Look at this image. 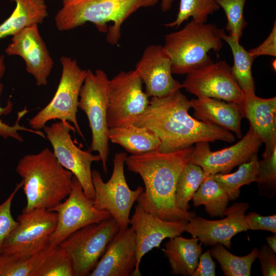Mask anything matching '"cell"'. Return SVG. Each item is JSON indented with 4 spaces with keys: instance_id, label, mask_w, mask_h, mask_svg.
I'll return each instance as SVG.
<instances>
[{
    "instance_id": "40",
    "label": "cell",
    "mask_w": 276,
    "mask_h": 276,
    "mask_svg": "<svg viewBox=\"0 0 276 276\" xmlns=\"http://www.w3.org/2000/svg\"><path fill=\"white\" fill-rule=\"evenodd\" d=\"M248 52L255 58L264 55L276 56L275 21L268 37L259 45L249 50Z\"/></svg>"
},
{
    "instance_id": "39",
    "label": "cell",
    "mask_w": 276,
    "mask_h": 276,
    "mask_svg": "<svg viewBox=\"0 0 276 276\" xmlns=\"http://www.w3.org/2000/svg\"><path fill=\"white\" fill-rule=\"evenodd\" d=\"M261 272L263 276L276 275L275 253L267 244H263L259 250Z\"/></svg>"
},
{
    "instance_id": "6",
    "label": "cell",
    "mask_w": 276,
    "mask_h": 276,
    "mask_svg": "<svg viewBox=\"0 0 276 276\" xmlns=\"http://www.w3.org/2000/svg\"><path fill=\"white\" fill-rule=\"evenodd\" d=\"M109 80L103 70H97L93 72L87 70L78 105V108L85 113L91 132V143L88 150L98 152L105 174L107 172L109 153L107 119Z\"/></svg>"
},
{
    "instance_id": "18",
    "label": "cell",
    "mask_w": 276,
    "mask_h": 276,
    "mask_svg": "<svg viewBox=\"0 0 276 276\" xmlns=\"http://www.w3.org/2000/svg\"><path fill=\"white\" fill-rule=\"evenodd\" d=\"M38 25H33L13 35L5 53L21 57L25 62L26 71L34 77L37 85L40 86L48 84L54 62Z\"/></svg>"
},
{
    "instance_id": "15",
    "label": "cell",
    "mask_w": 276,
    "mask_h": 276,
    "mask_svg": "<svg viewBox=\"0 0 276 276\" xmlns=\"http://www.w3.org/2000/svg\"><path fill=\"white\" fill-rule=\"evenodd\" d=\"M262 143L249 127L247 133L238 142L220 150L212 151L208 142L197 143L189 162L202 169L204 180L210 175L228 173L237 166L248 162L257 154Z\"/></svg>"
},
{
    "instance_id": "12",
    "label": "cell",
    "mask_w": 276,
    "mask_h": 276,
    "mask_svg": "<svg viewBox=\"0 0 276 276\" xmlns=\"http://www.w3.org/2000/svg\"><path fill=\"white\" fill-rule=\"evenodd\" d=\"M135 70L121 71L109 80L107 112L109 128L131 124L149 103Z\"/></svg>"
},
{
    "instance_id": "29",
    "label": "cell",
    "mask_w": 276,
    "mask_h": 276,
    "mask_svg": "<svg viewBox=\"0 0 276 276\" xmlns=\"http://www.w3.org/2000/svg\"><path fill=\"white\" fill-rule=\"evenodd\" d=\"M211 256L217 260L226 276H250L253 263L258 257L259 250L255 247L244 256L234 255L218 243L210 250Z\"/></svg>"
},
{
    "instance_id": "17",
    "label": "cell",
    "mask_w": 276,
    "mask_h": 276,
    "mask_svg": "<svg viewBox=\"0 0 276 276\" xmlns=\"http://www.w3.org/2000/svg\"><path fill=\"white\" fill-rule=\"evenodd\" d=\"M249 207L247 203L236 202L226 208L224 213L225 218L217 220L195 216L187 222L185 231L205 245L214 246L220 243L230 249L231 239L248 229L244 216Z\"/></svg>"
},
{
    "instance_id": "26",
    "label": "cell",
    "mask_w": 276,
    "mask_h": 276,
    "mask_svg": "<svg viewBox=\"0 0 276 276\" xmlns=\"http://www.w3.org/2000/svg\"><path fill=\"white\" fill-rule=\"evenodd\" d=\"M221 36L231 49L234 60L231 67L232 72L245 97L255 95V86L251 68L255 58L244 48L240 41L226 34L223 29Z\"/></svg>"
},
{
    "instance_id": "42",
    "label": "cell",
    "mask_w": 276,
    "mask_h": 276,
    "mask_svg": "<svg viewBox=\"0 0 276 276\" xmlns=\"http://www.w3.org/2000/svg\"><path fill=\"white\" fill-rule=\"evenodd\" d=\"M268 246L276 253V236L275 234L273 236H269L265 238Z\"/></svg>"
},
{
    "instance_id": "20",
    "label": "cell",
    "mask_w": 276,
    "mask_h": 276,
    "mask_svg": "<svg viewBox=\"0 0 276 276\" xmlns=\"http://www.w3.org/2000/svg\"><path fill=\"white\" fill-rule=\"evenodd\" d=\"M136 249L132 228L120 229L88 275H132L136 265Z\"/></svg>"
},
{
    "instance_id": "23",
    "label": "cell",
    "mask_w": 276,
    "mask_h": 276,
    "mask_svg": "<svg viewBox=\"0 0 276 276\" xmlns=\"http://www.w3.org/2000/svg\"><path fill=\"white\" fill-rule=\"evenodd\" d=\"M198 241L197 238L187 239L179 235L165 243L162 250L168 259L172 274L192 276L202 254V243L198 244Z\"/></svg>"
},
{
    "instance_id": "37",
    "label": "cell",
    "mask_w": 276,
    "mask_h": 276,
    "mask_svg": "<svg viewBox=\"0 0 276 276\" xmlns=\"http://www.w3.org/2000/svg\"><path fill=\"white\" fill-rule=\"evenodd\" d=\"M22 188V182L17 183L8 197L0 204V254L5 241L18 224L11 214V205L16 193Z\"/></svg>"
},
{
    "instance_id": "24",
    "label": "cell",
    "mask_w": 276,
    "mask_h": 276,
    "mask_svg": "<svg viewBox=\"0 0 276 276\" xmlns=\"http://www.w3.org/2000/svg\"><path fill=\"white\" fill-rule=\"evenodd\" d=\"M108 140L123 147L131 155L158 151L160 141L152 131L132 124L109 128Z\"/></svg>"
},
{
    "instance_id": "7",
    "label": "cell",
    "mask_w": 276,
    "mask_h": 276,
    "mask_svg": "<svg viewBox=\"0 0 276 276\" xmlns=\"http://www.w3.org/2000/svg\"><path fill=\"white\" fill-rule=\"evenodd\" d=\"M61 78L55 94L50 102L30 119L31 128L40 130L51 120H59L72 123L76 131L82 139L84 135L77 119L79 94L87 70H82L77 61L62 56Z\"/></svg>"
},
{
    "instance_id": "30",
    "label": "cell",
    "mask_w": 276,
    "mask_h": 276,
    "mask_svg": "<svg viewBox=\"0 0 276 276\" xmlns=\"http://www.w3.org/2000/svg\"><path fill=\"white\" fill-rule=\"evenodd\" d=\"M54 248L49 246L36 255L26 257L0 254V276H31Z\"/></svg>"
},
{
    "instance_id": "10",
    "label": "cell",
    "mask_w": 276,
    "mask_h": 276,
    "mask_svg": "<svg viewBox=\"0 0 276 276\" xmlns=\"http://www.w3.org/2000/svg\"><path fill=\"white\" fill-rule=\"evenodd\" d=\"M18 224L7 238L0 254L26 257L48 247L57 224V214L45 209L22 212Z\"/></svg>"
},
{
    "instance_id": "36",
    "label": "cell",
    "mask_w": 276,
    "mask_h": 276,
    "mask_svg": "<svg viewBox=\"0 0 276 276\" xmlns=\"http://www.w3.org/2000/svg\"><path fill=\"white\" fill-rule=\"evenodd\" d=\"M256 182L262 195L271 198L274 196L276 185V148L266 159L259 160Z\"/></svg>"
},
{
    "instance_id": "25",
    "label": "cell",
    "mask_w": 276,
    "mask_h": 276,
    "mask_svg": "<svg viewBox=\"0 0 276 276\" xmlns=\"http://www.w3.org/2000/svg\"><path fill=\"white\" fill-rule=\"evenodd\" d=\"M11 1L15 3V8L0 24V40L33 25L41 24L48 16L44 0Z\"/></svg>"
},
{
    "instance_id": "13",
    "label": "cell",
    "mask_w": 276,
    "mask_h": 276,
    "mask_svg": "<svg viewBox=\"0 0 276 276\" xmlns=\"http://www.w3.org/2000/svg\"><path fill=\"white\" fill-rule=\"evenodd\" d=\"M49 210L57 214L56 226L49 243L53 247L58 246L77 230L111 217L107 211L99 210L94 206L93 200L86 196L81 183L74 175L72 189L67 197Z\"/></svg>"
},
{
    "instance_id": "33",
    "label": "cell",
    "mask_w": 276,
    "mask_h": 276,
    "mask_svg": "<svg viewBox=\"0 0 276 276\" xmlns=\"http://www.w3.org/2000/svg\"><path fill=\"white\" fill-rule=\"evenodd\" d=\"M31 276H75L71 258L58 245L37 267Z\"/></svg>"
},
{
    "instance_id": "21",
    "label": "cell",
    "mask_w": 276,
    "mask_h": 276,
    "mask_svg": "<svg viewBox=\"0 0 276 276\" xmlns=\"http://www.w3.org/2000/svg\"><path fill=\"white\" fill-rule=\"evenodd\" d=\"M243 117L265 144L263 156L268 158L276 148V97H245Z\"/></svg>"
},
{
    "instance_id": "5",
    "label": "cell",
    "mask_w": 276,
    "mask_h": 276,
    "mask_svg": "<svg viewBox=\"0 0 276 276\" xmlns=\"http://www.w3.org/2000/svg\"><path fill=\"white\" fill-rule=\"evenodd\" d=\"M222 30L192 19L180 30L166 34L163 48L171 59L172 74H187L213 62L208 53L222 48Z\"/></svg>"
},
{
    "instance_id": "43",
    "label": "cell",
    "mask_w": 276,
    "mask_h": 276,
    "mask_svg": "<svg viewBox=\"0 0 276 276\" xmlns=\"http://www.w3.org/2000/svg\"><path fill=\"white\" fill-rule=\"evenodd\" d=\"M173 0H162L160 7L162 11L167 12L171 8Z\"/></svg>"
},
{
    "instance_id": "41",
    "label": "cell",
    "mask_w": 276,
    "mask_h": 276,
    "mask_svg": "<svg viewBox=\"0 0 276 276\" xmlns=\"http://www.w3.org/2000/svg\"><path fill=\"white\" fill-rule=\"evenodd\" d=\"M215 262L212 258L210 250H208L200 255L197 266L192 276H215Z\"/></svg>"
},
{
    "instance_id": "4",
    "label": "cell",
    "mask_w": 276,
    "mask_h": 276,
    "mask_svg": "<svg viewBox=\"0 0 276 276\" xmlns=\"http://www.w3.org/2000/svg\"><path fill=\"white\" fill-rule=\"evenodd\" d=\"M158 0H67L56 14L55 22L60 31H68L87 22L98 30L107 33L106 39L117 44L121 36L124 22L143 7H152Z\"/></svg>"
},
{
    "instance_id": "8",
    "label": "cell",
    "mask_w": 276,
    "mask_h": 276,
    "mask_svg": "<svg viewBox=\"0 0 276 276\" xmlns=\"http://www.w3.org/2000/svg\"><path fill=\"white\" fill-rule=\"evenodd\" d=\"M127 156L125 152L114 155L112 173L107 182L103 181L98 171L93 170L91 173L95 191L94 206L99 210L107 211L120 229L128 227L132 206L144 191L141 186L131 190L127 183L124 170Z\"/></svg>"
},
{
    "instance_id": "34",
    "label": "cell",
    "mask_w": 276,
    "mask_h": 276,
    "mask_svg": "<svg viewBox=\"0 0 276 276\" xmlns=\"http://www.w3.org/2000/svg\"><path fill=\"white\" fill-rule=\"evenodd\" d=\"M6 70V66L4 62V56H0V96L3 89V84L1 82V80L3 78ZM13 103L9 100L7 105L5 107L0 106V117L3 115L9 114L12 111L13 108ZM29 112L27 107L17 113V118L14 124L13 125H8L4 123L0 119V136L4 139L8 138L13 139L19 142L22 143L24 142L23 137L19 134V131H24L29 132H32L37 134L43 139H45V134L40 130H35L32 128L26 127L24 126H21L19 124L20 120L23 117Z\"/></svg>"
},
{
    "instance_id": "35",
    "label": "cell",
    "mask_w": 276,
    "mask_h": 276,
    "mask_svg": "<svg viewBox=\"0 0 276 276\" xmlns=\"http://www.w3.org/2000/svg\"><path fill=\"white\" fill-rule=\"evenodd\" d=\"M246 0H216L224 10L227 18L226 26L229 35L240 41L247 25L244 16V8Z\"/></svg>"
},
{
    "instance_id": "22",
    "label": "cell",
    "mask_w": 276,
    "mask_h": 276,
    "mask_svg": "<svg viewBox=\"0 0 276 276\" xmlns=\"http://www.w3.org/2000/svg\"><path fill=\"white\" fill-rule=\"evenodd\" d=\"M190 103L195 119L223 127L234 132L238 138L242 137V110L238 105L206 97L193 99Z\"/></svg>"
},
{
    "instance_id": "11",
    "label": "cell",
    "mask_w": 276,
    "mask_h": 276,
    "mask_svg": "<svg viewBox=\"0 0 276 276\" xmlns=\"http://www.w3.org/2000/svg\"><path fill=\"white\" fill-rule=\"evenodd\" d=\"M43 129L59 163L73 173L81 183L86 196L93 200L95 191L91 165L93 162L101 160L99 155H93L88 150H82L74 143L70 131H76L67 122H56L50 126L45 125Z\"/></svg>"
},
{
    "instance_id": "16",
    "label": "cell",
    "mask_w": 276,
    "mask_h": 276,
    "mask_svg": "<svg viewBox=\"0 0 276 276\" xmlns=\"http://www.w3.org/2000/svg\"><path fill=\"white\" fill-rule=\"evenodd\" d=\"M187 222L168 221L145 210L139 204L129 224L135 233L136 265L132 275H141L140 264L144 256L154 248H159L166 238H171L185 232Z\"/></svg>"
},
{
    "instance_id": "9",
    "label": "cell",
    "mask_w": 276,
    "mask_h": 276,
    "mask_svg": "<svg viewBox=\"0 0 276 276\" xmlns=\"http://www.w3.org/2000/svg\"><path fill=\"white\" fill-rule=\"evenodd\" d=\"M119 230L111 217L77 230L59 245L70 256L75 276L89 275Z\"/></svg>"
},
{
    "instance_id": "27",
    "label": "cell",
    "mask_w": 276,
    "mask_h": 276,
    "mask_svg": "<svg viewBox=\"0 0 276 276\" xmlns=\"http://www.w3.org/2000/svg\"><path fill=\"white\" fill-rule=\"evenodd\" d=\"M195 206L203 205L205 211L212 217L224 216L229 201L228 195L215 180L205 178L192 198Z\"/></svg>"
},
{
    "instance_id": "38",
    "label": "cell",
    "mask_w": 276,
    "mask_h": 276,
    "mask_svg": "<svg viewBox=\"0 0 276 276\" xmlns=\"http://www.w3.org/2000/svg\"><path fill=\"white\" fill-rule=\"evenodd\" d=\"M248 229L264 230L276 234V215L263 216L251 212L244 216Z\"/></svg>"
},
{
    "instance_id": "3",
    "label": "cell",
    "mask_w": 276,
    "mask_h": 276,
    "mask_svg": "<svg viewBox=\"0 0 276 276\" xmlns=\"http://www.w3.org/2000/svg\"><path fill=\"white\" fill-rule=\"evenodd\" d=\"M16 171L21 178L27 200L22 212L50 210L63 201L71 191L73 173L59 163L49 148L24 155Z\"/></svg>"
},
{
    "instance_id": "32",
    "label": "cell",
    "mask_w": 276,
    "mask_h": 276,
    "mask_svg": "<svg viewBox=\"0 0 276 276\" xmlns=\"http://www.w3.org/2000/svg\"><path fill=\"white\" fill-rule=\"evenodd\" d=\"M220 8L216 0H180L176 19L164 26L178 28L190 17H192L195 22L206 23L209 16Z\"/></svg>"
},
{
    "instance_id": "14",
    "label": "cell",
    "mask_w": 276,
    "mask_h": 276,
    "mask_svg": "<svg viewBox=\"0 0 276 276\" xmlns=\"http://www.w3.org/2000/svg\"><path fill=\"white\" fill-rule=\"evenodd\" d=\"M181 84L197 98H212L238 105L243 117L244 94L225 60L213 62L190 72Z\"/></svg>"
},
{
    "instance_id": "31",
    "label": "cell",
    "mask_w": 276,
    "mask_h": 276,
    "mask_svg": "<svg viewBox=\"0 0 276 276\" xmlns=\"http://www.w3.org/2000/svg\"><path fill=\"white\" fill-rule=\"evenodd\" d=\"M203 171L198 165L188 162L178 178L175 191V200L182 210L189 211V201L192 199L203 180Z\"/></svg>"
},
{
    "instance_id": "19",
    "label": "cell",
    "mask_w": 276,
    "mask_h": 276,
    "mask_svg": "<svg viewBox=\"0 0 276 276\" xmlns=\"http://www.w3.org/2000/svg\"><path fill=\"white\" fill-rule=\"evenodd\" d=\"M135 70L149 97H164L182 88L181 83L172 77L171 59L160 45L147 46Z\"/></svg>"
},
{
    "instance_id": "2",
    "label": "cell",
    "mask_w": 276,
    "mask_h": 276,
    "mask_svg": "<svg viewBox=\"0 0 276 276\" xmlns=\"http://www.w3.org/2000/svg\"><path fill=\"white\" fill-rule=\"evenodd\" d=\"M194 147L171 152L153 151L127 156V169L140 175L145 186L136 201L145 210L165 220L188 222L194 212L181 209L175 200L179 175L190 161Z\"/></svg>"
},
{
    "instance_id": "1",
    "label": "cell",
    "mask_w": 276,
    "mask_h": 276,
    "mask_svg": "<svg viewBox=\"0 0 276 276\" xmlns=\"http://www.w3.org/2000/svg\"><path fill=\"white\" fill-rule=\"evenodd\" d=\"M190 108V100L178 89L164 97H151L146 109L131 124L155 133L160 141L158 151L162 152L185 149L200 142L235 141L227 129L191 116Z\"/></svg>"
},
{
    "instance_id": "44",
    "label": "cell",
    "mask_w": 276,
    "mask_h": 276,
    "mask_svg": "<svg viewBox=\"0 0 276 276\" xmlns=\"http://www.w3.org/2000/svg\"><path fill=\"white\" fill-rule=\"evenodd\" d=\"M62 2H64V1H67V0H62Z\"/></svg>"
},
{
    "instance_id": "28",
    "label": "cell",
    "mask_w": 276,
    "mask_h": 276,
    "mask_svg": "<svg viewBox=\"0 0 276 276\" xmlns=\"http://www.w3.org/2000/svg\"><path fill=\"white\" fill-rule=\"evenodd\" d=\"M259 160L256 154L248 162L240 165L238 170L233 173H216L208 177L219 183L227 192L229 200H234L239 197L242 186L256 182Z\"/></svg>"
}]
</instances>
